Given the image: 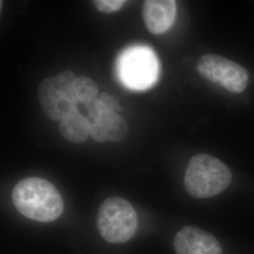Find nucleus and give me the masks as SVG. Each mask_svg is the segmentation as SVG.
I'll return each mask as SVG.
<instances>
[{
  "mask_svg": "<svg viewBox=\"0 0 254 254\" xmlns=\"http://www.w3.org/2000/svg\"><path fill=\"white\" fill-rule=\"evenodd\" d=\"M11 200L26 218L40 222H51L64 212L63 197L54 185L46 179L28 177L13 188Z\"/></svg>",
  "mask_w": 254,
  "mask_h": 254,
  "instance_id": "nucleus-1",
  "label": "nucleus"
},
{
  "mask_svg": "<svg viewBox=\"0 0 254 254\" xmlns=\"http://www.w3.org/2000/svg\"><path fill=\"white\" fill-rule=\"evenodd\" d=\"M232 182V173L225 164L206 154L194 155L185 174V188L198 199L211 198L223 192Z\"/></svg>",
  "mask_w": 254,
  "mask_h": 254,
  "instance_id": "nucleus-2",
  "label": "nucleus"
},
{
  "mask_svg": "<svg viewBox=\"0 0 254 254\" xmlns=\"http://www.w3.org/2000/svg\"><path fill=\"white\" fill-rule=\"evenodd\" d=\"M96 226L106 241L114 244L125 243L136 234V211L128 200L121 197H111L101 204Z\"/></svg>",
  "mask_w": 254,
  "mask_h": 254,
  "instance_id": "nucleus-3",
  "label": "nucleus"
},
{
  "mask_svg": "<svg viewBox=\"0 0 254 254\" xmlns=\"http://www.w3.org/2000/svg\"><path fill=\"white\" fill-rule=\"evenodd\" d=\"M118 74L129 89L150 88L158 74V62L154 51L143 46L128 48L119 58Z\"/></svg>",
  "mask_w": 254,
  "mask_h": 254,
  "instance_id": "nucleus-4",
  "label": "nucleus"
},
{
  "mask_svg": "<svg viewBox=\"0 0 254 254\" xmlns=\"http://www.w3.org/2000/svg\"><path fill=\"white\" fill-rule=\"evenodd\" d=\"M76 78L71 71H65L56 77H48L41 82L38 96L48 118L62 121L73 109H77L78 102L73 92Z\"/></svg>",
  "mask_w": 254,
  "mask_h": 254,
  "instance_id": "nucleus-5",
  "label": "nucleus"
},
{
  "mask_svg": "<svg viewBox=\"0 0 254 254\" xmlns=\"http://www.w3.org/2000/svg\"><path fill=\"white\" fill-rule=\"evenodd\" d=\"M197 70L208 81L218 84L233 93H240L248 86L249 73L245 68L218 55L202 56L197 64Z\"/></svg>",
  "mask_w": 254,
  "mask_h": 254,
  "instance_id": "nucleus-6",
  "label": "nucleus"
},
{
  "mask_svg": "<svg viewBox=\"0 0 254 254\" xmlns=\"http://www.w3.org/2000/svg\"><path fill=\"white\" fill-rule=\"evenodd\" d=\"M87 110L91 124V136L95 141L119 142L127 137V122L118 112L108 108L99 99L87 108Z\"/></svg>",
  "mask_w": 254,
  "mask_h": 254,
  "instance_id": "nucleus-7",
  "label": "nucleus"
},
{
  "mask_svg": "<svg viewBox=\"0 0 254 254\" xmlns=\"http://www.w3.org/2000/svg\"><path fill=\"white\" fill-rule=\"evenodd\" d=\"M173 246L176 254H222L215 236L194 226L181 229L175 236Z\"/></svg>",
  "mask_w": 254,
  "mask_h": 254,
  "instance_id": "nucleus-8",
  "label": "nucleus"
},
{
  "mask_svg": "<svg viewBox=\"0 0 254 254\" xmlns=\"http://www.w3.org/2000/svg\"><path fill=\"white\" fill-rule=\"evenodd\" d=\"M177 4L174 0H146L142 17L147 29L153 34H162L173 26Z\"/></svg>",
  "mask_w": 254,
  "mask_h": 254,
  "instance_id": "nucleus-9",
  "label": "nucleus"
},
{
  "mask_svg": "<svg viewBox=\"0 0 254 254\" xmlns=\"http://www.w3.org/2000/svg\"><path fill=\"white\" fill-rule=\"evenodd\" d=\"M60 132L68 141L82 143L91 136V124L88 118L84 117L79 110L73 109L60 123Z\"/></svg>",
  "mask_w": 254,
  "mask_h": 254,
  "instance_id": "nucleus-10",
  "label": "nucleus"
},
{
  "mask_svg": "<svg viewBox=\"0 0 254 254\" xmlns=\"http://www.w3.org/2000/svg\"><path fill=\"white\" fill-rule=\"evenodd\" d=\"M73 92L78 103L89 108L99 99V89L96 83L90 77L79 76L73 84Z\"/></svg>",
  "mask_w": 254,
  "mask_h": 254,
  "instance_id": "nucleus-11",
  "label": "nucleus"
},
{
  "mask_svg": "<svg viewBox=\"0 0 254 254\" xmlns=\"http://www.w3.org/2000/svg\"><path fill=\"white\" fill-rule=\"evenodd\" d=\"M126 4L124 0H95L94 6L101 12L111 13L121 9Z\"/></svg>",
  "mask_w": 254,
  "mask_h": 254,
  "instance_id": "nucleus-12",
  "label": "nucleus"
},
{
  "mask_svg": "<svg viewBox=\"0 0 254 254\" xmlns=\"http://www.w3.org/2000/svg\"><path fill=\"white\" fill-rule=\"evenodd\" d=\"M99 100L104 105H106L108 108L114 110V111H116V112H118V111L121 110V107H120L117 100L112 95L109 94L108 92H102L100 95H99Z\"/></svg>",
  "mask_w": 254,
  "mask_h": 254,
  "instance_id": "nucleus-13",
  "label": "nucleus"
}]
</instances>
